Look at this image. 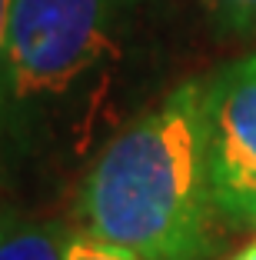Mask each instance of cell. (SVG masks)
Segmentation results:
<instances>
[{
	"label": "cell",
	"instance_id": "1",
	"mask_svg": "<svg viewBox=\"0 0 256 260\" xmlns=\"http://www.w3.org/2000/svg\"><path fill=\"white\" fill-rule=\"evenodd\" d=\"M216 217L203 84L176 87L120 130L77 193L83 230L143 260H206Z\"/></svg>",
	"mask_w": 256,
	"mask_h": 260
},
{
	"label": "cell",
	"instance_id": "2",
	"mask_svg": "<svg viewBox=\"0 0 256 260\" xmlns=\"http://www.w3.org/2000/svg\"><path fill=\"white\" fill-rule=\"evenodd\" d=\"M113 23L117 0H14L7 117L33 120L60 114L113 57Z\"/></svg>",
	"mask_w": 256,
	"mask_h": 260
},
{
	"label": "cell",
	"instance_id": "3",
	"mask_svg": "<svg viewBox=\"0 0 256 260\" xmlns=\"http://www.w3.org/2000/svg\"><path fill=\"white\" fill-rule=\"evenodd\" d=\"M203 117L216 214L249 227L256 223V54L203 84Z\"/></svg>",
	"mask_w": 256,
	"mask_h": 260
},
{
	"label": "cell",
	"instance_id": "4",
	"mask_svg": "<svg viewBox=\"0 0 256 260\" xmlns=\"http://www.w3.org/2000/svg\"><path fill=\"white\" fill-rule=\"evenodd\" d=\"M63 234L47 223L0 217V260H63Z\"/></svg>",
	"mask_w": 256,
	"mask_h": 260
},
{
	"label": "cell",
	"instance_id": "5",
	"mask_svg": "<svg viewBox=\"0 0 256 260\" xmlns=\"http://www.w3.org/2000/svg\"><path fill=\"white\" fill-rule=\"evenodd\" d=\"M63 260H143V257H136L127 247H117L80 227L63 234Z\"/></svg>",
	"mask_w": 256,
	"mask_h": 260
},
{
	"label": "cell",
	"instance_id": "6",
	"mask_svg": "<svg viewBox=\"0 0 256 260\" xmlns=\"http://www.w3.org/2000/svg\"><path fill=\"white\" fill-rule=\"evenodd\" d=\"M210 7L233 27L256 30V0H210Z\"/></svg>",
	"mask_w": 256,
	"mask_h": 260
},
{
	"label": "cell",
	"instance_id": "7",
	"mask_svg": "<svg viewBox=\"0 0 256 260\" xmlns=\"http://www.w3.org/2000/svg\"><path fill=\"white\" fill-rule=\"evenodd\" d=\"M10 14H14V0H0V120L7 117V37H10Z\"/></svg>",
	"mask_w": 256,
	"mask_h": 260
},
{
	"label": "cell",
	"instance_id": "8",
	"mask_svg": "<svg viewBox=\"0 0 256 260\" xmlns=\"http://www.w3.org/2000/svg\"><path fill=\"white\" fill-rule=\"evenodd\" d=\"M230 260H256V240H249L246 247H240V250H236Z\"/></svg>",
	"mask_w": 256,
	"mask_h": 260
}]
</instances>
